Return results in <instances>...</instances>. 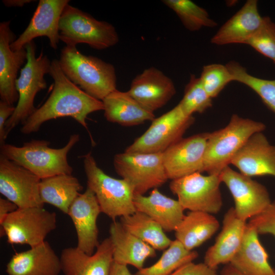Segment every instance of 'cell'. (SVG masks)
I'll return each mask as SVG.
<instances>
[{
    "instance_id": "6da1fadb",
    "label": "cell",
    "mask_w": 275,
    "mask_h": 275,
    "mask_svg": "<svg viewBox=\"0 0 275 275\" xmlns=\"http://www.w3.org/2000/svg\"><path fill=\"white\" fill-rule=\"evenodd\" d=\"M49 74L53 79L51 93L23 123L21 133L29 134L37 132L44 123L62 117L72 118L88 130L87 117L93 112L103 111L102 101L91 96L70 81L62 71L59 60L51 61Z\"/></svg>"
},
{
    "instance_id": "7a4b0ae2",
    "label": "cell",
    "mask_w": 275,
    "mask_h": 275,
    "mask_svg": "<svg viewBox=\"0 0 275 275\" xmlns=\"http://www.w3.org/2000/svg\"><path fill=\"white\" fill-rule=\"evenodd\" d=\"M67 77L91 96L102 100L117 90L114 66L101 59L81 53L76 46L66 45L59 60Z\"/></svg>"
},
{
    "instance_id": "3957f363",
    "label": "cell",
    "mask_w": 275,
    "mask_h": 275,
    "mask_svg": "<svg viewBox=\"0 0 275 275\" xmlns=\"http://www.w3.org/2000/svg\"><path fill=\"white\" fill-rule=\"evenodd\" d=\"M78 134L71 135L67 144L58 149L49 147L45 140H32L17 147L1 145V155L28 170L40 179L61 174H72L67 155L79 141Z\"/></svg>"
},
{
    "instance_id": "277c9868",
    "label": "cell",
    "mask_w": 275,
    "mask_h": 275,
    "mask_svg": "<svg viewBox=\"0 0 275 275\" xmlns=\"http://www.w3.org/2000/svg\"><path fill=\"white\" fill-rule=\"evenodd\" d=\"M265 129L262 122L233 114L227 126L209 132L203 172L219 175L253 134Z\"/></svg>"
},
{
    "instance_id": "5b68a950",
    "label": "cell",
    "mask_w": 275,
    "mask_h": 275,
    "mask_svg": "<svg viewBox=\"0 0 275 275\" xmlns=\"http://www.w3.org/2000/svg\"><path fill=\"white\" fill-rule=\"evenodd\" d=\"M83 164L87 187L94 193L101 212L115 221L136 211L134 193L125 180L107 175L90 152L83 156Z\"/></svg>"
},
{
    "instance_id": "8992f818",
    "label": "cell",
    "mask_w": 275,
    "mask_h": 275,
    "mask_svg": "<svg viewBox=\"0 0 275 275\" xmlns=\"http://www.w3.org/2000/svg\"><path fill=\"white\" fill-rule=\"evenodd\" d=\"M59 30L60 40L69 46L84 43L102 50L115 45L119 40L117 32L111 23L98 20L69 4L62 12Z\"/></svg>"
},
{
    "instance_id": "52a82bcc",
    "label": "cell",
    "mask_w": 275,
    "mask_h": 275,
    "mask_svg": "<svg viewBox=\"0 0 275 275\" xmlns=\"http://www.w3.org/2000/svg\"><path fill=\"white\" fill-rule=\"evenodd\" d=\"M27 52L26 62L21 69L20 75L16 81L18 100L14 113L7 121L5 126L6 138L10 132L19 123H23L36 109L34 105L37 94L46 89L44 78L49 74L51 61L41 51L36 56V45L34 41L25 46Z\"/></svg>"
},
{
    "instance_id": "ba28073f",
    "label": "cell",
    "mask_w": 275,
    "mask_h": 275,
    "mask_svg": "<svg viewBox=\"0 0 275 275\" xmlns=\"http://www.w3.org/2000/svg\"><path fill=\"white\" fill-rule=\"evenodd\" d=\"M1 225V236L11 244L35 246L57 227V215L43 207L18 208Z\"/></svg>"
},
{
    "instance_id": "9c48e42d",
    "label": "cell",
    "mask_w": 275,
    "mask_h": 275,
    "mask_svg": "<svg viewBox=\"0 0 275 275\" xmlns=\"http://www.w3.org/2000/svg\"><path fill=\"white\" fill-rule=\"evenodd\" d=\"M114 166L117 173L131 186L134 195H144L158 188L169 179L162 153L124 152L115 155Z\"/></svg>"
},
{
    "instance_id": "30bf717a",
    "label": "cell",
    "mask_w": 275,
    "mask_h": 275,
    "mask_svg": "<svg viewBox=\"0 0 275 275\" xmlns=\"http://www.w3.org/2000/svg\"><path fill=\"white\" fill-rule=\"evenodd\" d=\"M193 116L186 115L178 104L172 109L155 118L148 129L128 146L130 153H163L181 139L194 123Z\"/></svg>"
},
{
    "instance_id": "8fae6325",
    "label": "cell",
    "mask_w": 275,
    "mask_h": 275,
    "mask_svg": "<svg viewBox=\"0 0 275 275\" xmlns=\"http://www.w3.org/2000/svg\"><path fill=\"white\" fill-rule=\"evenodd\" d=\"M221 183L219 175L197 172L172 180L169 187L184 210L213 214L219 212L223 205Z\"/></svg>"
},
{
    "instance_id": "7c38bea8",
    "label": "cell",
    "mask_w": 275,
    "mask_h": 275,
    "mask_svg": "<svg viewBox=\"0 0 275 275\" xmlns=\"http://www.w3.org/2000/svg\"><path fill=\"white\" fill-rule=\"evenodd\" d=\"M219 176L221 182L226 185L233 198L235 212L239 219L246 221L260 213L271 203L265 186L234 171L229 166Z\"/></svg>"
},
{
    "instance_id": "4fadbf2b",
    "label": "cell",
    "mask_w": 275,
    "mask_h": 275,
    "mask_svg": "<svg viewBox=\"0 0 275 275\" xmlns=\"http://www.w3.org/2000/svg\"><path fill=\"white\" fill-rule=\"evenodd\" d=\"M41 179L16 163L0 156V193L18 208L43 207L39 194Z\"/></svg>"
},
{
    "instance_id": "5bb4252c",
    "label": "cell",
    "mask_w": 275,
    "mask_h": 275,
    "mask_svg": "<svg viewBox=\"0 0 275 275\" xmlns=\"http://www.w3.org/2000/svg\"><path fill=\"white\" fill-rule=\"evenodd\" d=\"M209 132L182 138L163 153V162L169 179L202 173Z\"/></svg>"
},
{
    "instance_id": "9a60e30c",
    "label": "cell",
    "mask_w": 275,
    "mask_h": 275,
    "mask_svg": "<svg viewBox=\"0 0 275 275\" xmlns=\"http://www.w3.org/2000/svg\"><path fill=\"white\" fill-rule=\"evenodd\" d=\"M69 2V0H40L29 25L10 44L11 50H20L34 39L43 36L47 37L50 47L56 49L60 41V19Z\"/></svg>"
},
{
    "instance_id": "2e32d148",
    "label": "cell",
    "mask_w": 275,
    "mask_h": 275,
    "mask_svg": "<svg viewBox=\"0 0 275 275\" xmlns=\"http://www.w3.org/2000/svg\"><path fill=\"white\" fill-rule=\"evenodd\" d=\"M101 213L94 193L89 188L80 194L70 206L67 214L71 219L77 237V247L91 255L99 244L97 221Z\"/></svg>"
},
{
    "instance_id": "e0dca14e",
    "label": "cell",
    "mask_w": 275,
    "mask_h": 275,
    "mask_svg": "<svg viewBox=\"0 0 275 275\" xmlns=\"http://www.w3.org/2000/svg\"><path fill=\"white\" fill-rule=\"evenodd\" d=\"M128 92L145 108L154 113L164 106L175 95L176 90L169 77L151 67L132 79Z\"/></svg>"
},
{
    "instance_id": "ac0fdd59",
    "label": "cell",
    "mask_w": 275,
    "mask_h": 275,
    "mask_svg": "<svg viewBox=\"0 0 275 275\" xmlns=\"http://www.w3.org/2000/svg\"><path fill=\"white\" fill-rule=\"evenodd\" d=\"M10 21L0 23V97L2 101L13 105L18 100L16 88L18 71L26 60L25 48L13 51L10 44L16 36L10 26Z\"/></svg>"
},
{
    "instance_id": "d6986e66",
    "label": "cell",
    "mask_w": 275,
    "mask_h": 275,
    "mask_svg": "<svg viewBox=\"0 0 275 275\" xmlns=\"http://www.w3.org/2000/svg\"><path fill=\"white\" fill-rule=\"evenodd\" d=\"M230 164L243 175L275 177V146L262 132L253 134L232 158Z\"/></svg>"
},
{
    "instance_id": "ffe728a7",
    "label": "cell",
    "mask_w": 275,
    "mask_h": 275,
    "mask_svg": "<svg viewBox=\"0 0 275 275\" xmlns=\"http://www.w3.org/2000/svg\"><path fill=\"white\" fill-rule=\"evenodd\" d=\"M60 259L64 275H109L114 262L111 241L104 239L91 255L77 246L65 248Z\"/></svg>"
},
{
    "instance_id": "44dd1931",
    "label": "cell",
    "mask_w": 275,
    "mask_h": 275,
    "mask_svg": "<svg viewBox=\"0 0 275 275\" xmlns=\"http://www.w3.org/2000/svg\"><path fill=\"white\" fill-rule=\"evenodd\" d=\"M246 225V221L236 216L234 207L229 208L215 242L205 253L204 263L215 269L221 264H229L241 245Z\"/></svg>"
},
{
    "instance_id": "7402d4cb",
    "label": "cell",
    "mask_w": 275,
    "mask_h": 275,
    "mask_svg": "<svg viewBox=\"0 0 275 275\" xmlns=\"http://www.w3.org/2000/svg\"><path fill=\"white\" fill-rule=\"evenodd\" d=\"M8 275H59L60 257L44 241L30 249L14 254L6 265Z\"/></svg>"
},
{
    "instance_id": "603a6c76",
    "label": "cell",
    "mask_w": 275,
    "mask_h": 275,
    "mask_svg": "<svg viewBox=\"0 0 275 275\" xmlns=\"http://www.w3.org/2000/svg\"><path fill=\"white\" fill-rule=\"evenodd\" d=\"M264 17L260 15L256 0H248L229 18L211 39L217 45L245 44L261 26Z\"/></svg>"
},
{
    "instance_id": "cb8c5ba5",
    "label": "cell",
    "mask_w": 275,
    "mask_h": 275,
    "mask_svg": "<svg viewBox=\"0 0 275 275\" xmlns=\"http://www.w3.org/2000/svg\"><path fill=\"white\" fill-rule=\"evenodd\" d=\"M109 232L114 262L139 270L148 258L156 256L154 249L128 232L120 222L113 221Z\"/></svg>"
},
{
    "instance_id": "d4e9b609",
    "label": "cell",
    "mask_w": 275,
    "mask_h": 275,
    "mask_svg": "<svg viewBox=\"0 0 275 275\" xmlns=\"http://www.w3.org/2000/svg\"><path fill=\"white\" fill-rule=\"evenodd\" d=\"M133 201L136 211L148 215L165 232L175 231L185 216L178 200L164 195L158 188L153 189L148 196L134 195Z\"/></svg>"
},
{
    "instance_id": "484cf974",
    "label": "cell",
    "mask_w": 275,
    "mask_h": 275,
    "mask_svg": "<svg viewBox=\"0 0 275 275\" xmlns=\"http://www.w3.org/2000/svg\"><path fill=\"white\" fill-rule=\"evenodd\" d=\"M258 235L247 223L241 245L229 264L242 275H275Z\"/></svg>"
},
{
    "instance_id": "4316f807",
    "label": "cell",
    "mask_w": 275,
    "mask_h": 275,
    "mask_svg": "<svg viewBox=\"0 0 275 275\" xmlns=\"http://www.w3.org/2000/svg\"><path fill=\"white\" fill-rule=\"evenodd\" d=\"M104 106V115L111 122L125 126L143 124L152 121L155 118L151 112L136 101L127 92L117 89L111 92L102 100Z\"/></svg>"
},
{
    "instance_id": "83f0119b",
    "label": "cell",
    "mask_w": 275,
    "mask_h": 275,
    "mask_svg": "<svg viewBox=\"0 0 275 275\" xmlns=\"http://www.w3.org/2000/svg\"><path fill=\"white\" fill-rule=\"evenodd\" d=\"M219 223L212 214L189 211L175 230L176 240L188 251L200 246L218 230Z\"/></svg>"
},
{
    "instance_id": "f1b7e54d",
    "label": "cell",
    "mask_w": 275,
    "mask_h": 275,
    "mask_svg": "<svg viewBox=\"0 0 275 275\" xmlns=\"http://www.w3.org/2000/svg\"><path fill=\"white\" fill-rule=\"evenodd\" d=\"M82 189L79 181L72 174H61L42 179L39 184L42 203L51 205L67 214Z\"/></svg>"
},
{
    "instance_id": "f546056e",
    "label": "cell",
    "mask_w": 275,
    "mask_h": 275,
    "mask_svg": "<svg viewBox=\"0 0 275 275\" xmlns=\"http://www.w3.org/2000/svg\"><path fill=\"white\" fill-rule=\"evenodd\" d=\"M120 223L128 232L155 250H165L173 241L157 222L143 212L136 211L122 217Z\"/></svg>"
},
{
    "instance_id": "4dcf8cb0",
    "label": "cell",
    "mask_w": 275,
    "mask_h": 275,
    "mask_svg": "<svg viewBox=\"0 0 275 275\" xmlns=\"http://www.w3.org/2000/svg\"><path fill=\"white\" fill-rule=\"evenodd\" d=\"M198 257L196 251L187 250L175 239L155 263L138 270L134 275H170L181 266L193 262Z\"/></svg>"
},
{
    "instance_id": "1f68e13d",
    "label": "cell",
    "mask_w": 275,
    "mask_h": 275,
    "mask_svg": "<svg viewBox=\"0 0 275 275\" xmlns=\"http://www.w3.org/2000/svg\"><path fill=\"white\" fill-rule=\"evenodd\" d=\"M162 3L178 16L184 27L197 31L204 27L214 28L217 23L207 11L190 0H163Z\"/></svg>"
},
{
    "instance_id": "d6a6232c",
    "label": "cell",
    "mask_w": 275,
    "mask_h": 275,
    "mask_svg": "<svg viewBox=\"0 0 275 275\" xmlns=\"http://www.w3.org/2000/svg\"><path fill=\"white\" fill-rule=\"evenodd\" d=\"M234 81L240 82L253 90L263 103L275 113V79H265L249 74L240 63L231 61L226 64Z\"/></svg>"
},
{
    "instance_id": "836d02e7",
    "label": "cell",
    "mask_w": 275,
    "mask_h": 275,
    "mask_svg": "<svg viewBox=\"0 0 275 275\" xmlns=\"http://www.w3.org/2000/svg\"><path fill=\"white\" fill-rule=\"evenodd\" d=\"M178 104L186 115L193 116L195 113H203L211 107L212 98L206 92L200 78L191 74L183 97Z\"/></svg>"
},
{
    "instance_id": "e575fe53",
    "label": "cell",
    "mask_w": 275,
    "mask_h": 275,
    "mask_svg": "<svg viewBox=\"0 0 275 275\" xmlns=\"http://www.w3.org/2000/svg\"><path fill=\"white\" fill-rule=\"evenodd\" d=\"M199 78L206 92L212 99L229 82L234 81L226 65L216 63L204 66Z\"/></svg>"
},
{
    "instance_id": "d590c367",
    "label": "cell",
    "mask_w": 275,
    "mask_h": 275,
    "mask_svg": "<svg viewBox=\"0 0 275 275\" xmlns=\"http://www.w3.org/2000/svg\"><path fill=\"white\" fill-rule=\"evenodd\" d=\"M247 44L275 64V23L264 17L258 31L248 40Z\"/></svg>"
},
{
    "instance_id": "8d00e7d4",
    "label": "cell",
    "mask_w": 275,
    "mask_h": 275,
    "mask_svg": "<svg viewBox=\"0 0 275 275\" xmlns=\"http://www.w3.org/2000/svg\"><path fill=\"white\" fill-rule=\"evenodd\" d=\"M248 224L258 234H269L275 237V200L260 213L250 218Z\"/></svg>"
},
{
    "instance_id": "74e56055",
    "label": "cell",
    "mask_w": 275,
    "mask_h": 275,
    "mask_svg": "<svg viewBox=\"0 0 275 275\" xmlns=\"http://www.w3.org/2000/svg\"><path fill=\"white\" fill-rule=\"evenodd\" d=\"M170 275H217L216 269L212 268L203 263H186Z\"/></svg>"
},
{
    "instance_id": "f35d334b",
    "label": "cell",
    "mask_w": 275,
    "mask_h": 275,
    "mask_svg": "<svg viewBox=\"0 0 275 275\" xmlns=\"http://www.w3.org/2000/svg\"><path fill=\"white\" fill-rule=\"evenodd\" d=\"M15 106L0 101V143L1 145L5 144L6 139L5 126L8 119L12 116Z\"/></svg>"
},
{
    "instance_id": "ab89813d",
    "label": "cell",
    "mask_w": 275,
    "mask_h": 275,
    "mask_svg": "<svg viewBox=\"0 0 275 275\" xmlns=\"http://www.w3.org/2000/svg\"><path fill=\"white\" fill-rule=\"evenodd\" d=\"M18 207L13 202L7 199L0 198V224L7 216L15 211Z\"/></svg>"
},
{
    "instance_id": "60d3db41",
    "label": "cell",
    "mask_w": 275,
    "mask_h": 275,
    "mask_svg": "<svg viewBox=\"0 0 275 275\" xmlns=\"http://www.w3.org/2000/svg\"><path fill=\"white\" fill-rule=\"evenodd\" d=\"M109 275H132L127 266L114 262Z\"/></svg>"
},
{
    "instance_id": "b9f144b4",
    "label": "cell",
    "mask_w": 275,
    "mask_h": 275,
    "mask_svg": "<svg viewBox=\"0 0 275 275\" xmlns=\"http://www.w3.org/2000/svg\"><path fill=\"white\" fill-rule=\"evenodd\" d=\"M34 1L32 0H3L2 2L7 7H22L25 4Z\"/></svg>"
},
{
    "instance_id": "7bdbcfd3",
    "label": "cell",
    "mask_w": 275,
    "mask_h": 275,
    "mask_svg": "<svg viewBox=\"0 0 275 275\" xmlns=\"http://www.w3.org/2000/svg\"><path fill=\"white\" fill-rule=\"evenodd\" d=\"M222 275H242L234 269L230 264L226 265L221 271Z\"/></svg>"
}]
</instances>
